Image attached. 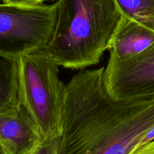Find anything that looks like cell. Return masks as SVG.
Instances as JSON below:
<instances>
[{"label":"cell","mask_w":154,"mask_h":154,"mask_svg":"<svg viewBox=\"0 0 154 154\" xmlns=\"http://www.w3.org/2000/svg\"><path fill=\"white\" fill-rule=\"evenodd\" d=\"M105 68L85 70L66 84L57 154H131L154 126V96L116 99Z\"/></svg>","instance_id":"1"},{"label":"cell","mask_w":154,"mask_h":154,"mask_svg":"<svg viewBox=\"0 0 154 154\" xmlns=\"http://www.w3.org/2000/svg\"><path fill=\"white\" fill-rule=\"evenodd\" d=\"M54 33L44 52L59 66L98 64L120 23L116 0H57Z\"/></svg>","instance_id":"2"},{"label":"cell","mask_w":154,"mask_h":154,"mask_svg":"<svg viewBox=\"0 0 154 154\" xmlns=\"http://www.w3.org/2000/svg\"><path fill=\"white\" fill-rule=\"evenodd\" d=\"M21 105L31 119L42 141L59 139L66 84L59 78V66L44 51L19 59Z\"/></svg>","instance_id":"3"},{"label":"cell","mask_w":154,"mask_h":154,"mask_svg":"<svg viewBox=\"0 0 154 154\" xmlns=\"http://www.w3.org/2000/svg\"><path fill=\"white\" fill-rule=\"evenodd\" d=\"M57 4H0V54L14 59L43 51L51 41Z\"/></svg>","instance_id":"4"},{"label":"cell","mask_w":154,"mask_h":154,"mask_svg":"<svg viewBox=\"0 0 154 154\" xmlns=\"http://www.w3.org/2000/svg\"><path fill=\"white\" fill-rule=\"evenodd\" d=\"M104 68V84L114 99L154 96V45L126 60L110 58Z\"/></svg>","instance_id":"5"},{"label":"cell","mask_w":154,"mask_h":154,"mask_svg":"<svg viewBox=\"0 0 154 154\" xmlns=\"http://www.w3.org/2000/svg\"><path fill=\"white\" fill-rule=\"evenodd\" d=\"M42 143L31 119L21 105L0 114V144L8 154H28Z\"/></svg>","instance_id":"6"},{"label":"cell","mask_w":154,"mask_h":154,"mask_svg":"<svg viewBox=\"0 0 154 154\" xmlns=\"http://www.w3.org/2000/svg\"><path fill=\"white\" fill-rule=\"evenodd\" d=\"M153 45V29L122 15L109 45L110 58L126 60L140 54Z\"/></svg>","instance_id":"7"},{"label":"cell","mask_w":154,"mask_h":154,"mask_svg":"<svg viewBox=\"0 0 154 154\" xmlns=\"http://www.w3.org/2000/svg\"><path fill=\"white\" fill-rule=\"evenodd\" d=\"M21 107L19 89V59L0 54V114Z\"/></svg>","instance_id":"8"},{"label":"cell","mask_w":154,"mask_h":154,"mask_svg":"<svg viewBox=\"0 0 154 154\" xmlns=\"http://www.w3.org/2000/svg\"><path fill=\"white\" fill-rule=\"evenodd\" d=\"M122 14L154 30V0H116Z\"/></svg>","instance_id":"9"},{"label":"cell","mask_w":154,"mask_h":154,"mask_svg":"<svg viewBox=\"0 0 154 154\" xmlns=\"http://www.w3.org/2000/svg\"><path fill=\"white\" fill-rule=\"evenodd\" d=\"M58 140H55L50 143H41L28 154H57Z\"/></svg>","instance_id":"10"},{"label":"cell","mask_w":154,"mask_h":154,"mask_svg":"<svg viewBox=\"0 0 154 154\" xmlns=\"http://www.w3.org/2000/svg\"><path fill=\"white\" fill-rule=\"evenodd\" d=\"M46 0H2V3L13 5L32 6L43 4Z\"/></svg>","instance_id":"11"},{"label":"cell","mask_w":154,"mask_h":154,"mask_svg":"<svg viewBox=\"0 0 154 154\" xmlns=\"http://www.w3.org/2000/svg\"><path fill=\"white\" fill-rule=\"evenodd\" d=\"M131 154H154V140L140 146Z\"/></svg>","instance_id":"12"},{"label":"cell","mask_w":154,"mask_h":154,"mask_svg":"<svg viewBox=\"0 0 154 154\" xmlns=\"http://www.w3.org/2000/svg\"><path fill=\"white\" fill-rule=\"evenodd\" d=\"M0 154H8L7 153H6L5 150L3 149V147H2L1 144H0Z\"/></svg>","instance_id":"13"},{"label":"cell","mask_w":154,"mask_h":154,"mask_svg":"<svg viewBox=\"0 0 154 154\" xmlns=\"http://www.w3.org/2000/svg\"><path fill=\"white\" fill-rule=\"evenodd\" d=\"M46 1H51V0H46Z\"/></svg>","instance_id":"14"}]
</instances>
